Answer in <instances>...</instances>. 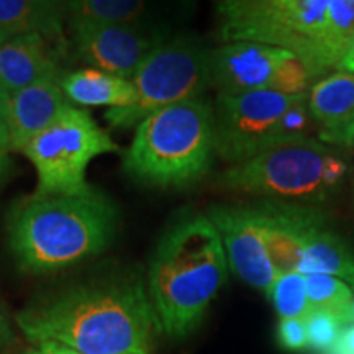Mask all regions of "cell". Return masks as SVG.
I'll list each match as a JSON object with an SVG mask.
<instances>
[{
  "mask_svg": "<svg viewBox=\"0 0 354 354\" xmlns=\"http://www.w3.org/2000/svg\"><path fill=\"white\" fill-rule=\"evenodd\" d=\"M13 320L32 346L56 343L81 354H151L161 331L148 286L130 272L51 292Z\"/></svg>",
  "mask_w": 354,
  "mask_h": 354,
  "instance_id": "obj_1",
  "label": "cell"
},
{
  "mask_svg": "<svg viewBox=\"0 0 354 354\" xmlns=\"http://www.w3.org/2000/svg\"><path fill=\"white\" fill-rule=\"evenodd\" d=\"M117 205L92 187L76 196H26L6 216L7 245L20 272L53 274L112 245Z\"/></svg>",
  "mask_w": 354,
  "mask_h": 354,
  "instance_id": "obj_2",
  "label": "cell"
},
{
  "mask_svg": "<svg viewBox=\"0 0 354 354\" xmlns=\"http://www.w3.org/2000/svg\"><path fill=\"white\" fill-rule=\"evenodd\" d=\"M228 269L209 215L177 220L159 240L148 271V292L162 333L171 338L192 333L227 282Z\"/></svg>",
  "mask_w": 354,
  "mask_h": 354,
  "instance_id": "obj_3",
  "label": "cell"
},
{
  "mask_svg": "<svg viewBox=\"0 0 354 354\" xmlns=\"http://www.w3.org/2000/svg\"><path fill=\"white\" fill-rule=\"evenodd\" d=\"M215 154L214 105L201 97L146 117L135 128L123 167L141 184L180 189L209 174Z\"/></svg>",
  "mask_w": 354,
  "mask_h": 354,
  "instance_id": "obj_4",
  "label": "cell"
},
{
  "mask_svg": "<svg viewBox=\"0 0 354 354\" xmlns=\"http://www.w3.org/2000/svg\"><path fill=\"white\" fill-rule=\"evenodd\" d=\"M215 8L225 43H261L290 51L317 79L342 66L330 35L331 0H223Z\"/></svg>",
  "mask_w": 354,
  "mask_h": 354,
  "instance_id": "obj_5",
  "label": "cell"
},
{
  "mask_svg": "<svg viewBox=\"0 0 354 354\" xmlns=\"http://www.w3.org/2000/svg\"><path fill=\"white\" fill-rule=\"evenodd\" d=\"M346 172L348 161L342 153L312 138L276 146L230 166L220 174L218 184L266 202L318 209L338 194Z\"/></svg>",
  "mask_w": 354,
  "mask_h": 354,
  "instance_id": "obj_6",
  "label": "cell"
},
{
  "mask_svg": "<svg viewBox=\"0 0 354 354\" xmlns=\"http://www.w3.org/2000/svg\"><path fill=\"white\" fill-rule=\"evenodd\" d=\"M118 151L87 110L71 104L46 130L24 148L37 171V196H76L88 192L87 167L92 159Z\"/></svg>",
  "mask_w": 354,
  "mask_h": 354,
  "instance_id": "obj_7",
  "label": "cell"
},
{
  "mask_svg": "<svg viewBox=\"0 0 354 354\" xmlns=\"http://www.w3.org/2000/svg\"><path fill=\"white\" fill-rule=\"evenodd\" d=\"M210 53L190 37L162 41L133 76L138 99L127 109H109L105 120L112 128L138 127L149 115L179 102L201 99L212 87Z\"/></svg>",
  "mask_w": 354,
  "mask_h": 354,
  "instance_id": "obj_8",
  "label": "cell"
},
{
  "mask_svg": "<svg viewBox=\"0 0 354 354\" xmlns=\"http://www.w3.org/2000/svg\"><path fill=\"white\" fill-rule=\"evenodd\" d=\"M212 87L216 94L277 92L308 94L318 82L302 59L281 48L261 43H225L210 53Z\"/></svg>",
  "mask_w": 354,
  "mask_h": 354,
  "instance_id": "obj_9",
  "label": "cell"
},
{
  "mask_svg": "<svg viewBox=\"0 0 354 354\" xmlns=\"http://www.w3.org/2000/svg\"><path fill=\"white\" fill-rule=\"evenodd\" d=\"M297 97L266 91L216 94V154L234 166L276 148L279 123Z\"/></svg>",
  "mask_w": 354,
  "mask_h": 354,
  "instance_id": "obj_10",
  "label": "cell"
},
{
  "mask_svg": "<svg viewBox=\"0 0 354 354\" xmlns=\"http://www.w3.org/2000/svg\"><path fill=\"white\" fill-rule=\"evenodd\" d=\"M218 230L228 268L254 289L269 294L276 281L264 241V216L259 205H220L209 212Z\"/></svg>",
  "mask_w": 354,
  "mask_h": 354,
  "instance_id": "obj_11",
  "label": "cell"
},
{
  "mask_svg": "<svg viewBox=\"0 0 354 354\" xmlns=\"http://www.w3.org/2000/svg\"><path fill=\"white\" fill-rule=\"evenodd\" d=\"M161 43L158 33L140 24L84 26L71 32V46L79 61L130 81Z\"/></svg>",
  "mask_w": 354,
  "mask_h": 354,
  "instance_id": "obj_12",
  "label": "cell"
},
{
  "mask_svg": "<svg viewBox=\"0 0 354 354\" xmlns=\"http://www.w3.org/2000/svg\"><path fill=\"white\" fill-rule=\"evenodd\" d=\"M264 216V241L276 274L297 272L305 245L312 233L326 225L325 214L317 207L261 202Z\"/></svg>",
  "mask_w": 354,
  "mask_h": 354,
  "instance_id": "obj_13",
  "label": "cell"
},
{
  "mask_svg": "<svg viewBox=\"0 0 354 354\" xmlns=\"http://www.w3.org/2000/svg\"><path fill=\"white\" fill-rule=\"evenodd\" d=\"M63 77H46L10 95L6 123L12 151L24 148L69 107L73 102L61 87Z\"/></svg>",
  "mask_w": 354,
  "mask_h": 354,
  "instance_id": "obj_14",
  "label": "cell"
},
{
  "mask_svg": "<svg viewBox=\"0 0 354 354\" xmlns=\"http://www.w3.org/2000/svg\"><path fill=\"white\" fill-rule=\"evenodd\" d=\"M63 50L39 35H19L0 46V86L8 95L46 77L61 76Z\"/></svg>",
  "mask_w": 354,
  "mask_h": 354,
  "instance_id": "obj_15",
  "label": "cell"
},
{
  "mask_svg": "<svg viewBox=\"0 0 354 354\" xmlns=\"http://www.w3.org/2000/svg\"><path fill=\"white\" fill-rule=\"evenodd\" d=\"M66 2L56 0H0V30L10 35H39L66 50Z\"/></svg>",
  "mask_w": 354,
  "mask_h": 354,
  "instance_id": "obj_16",
  "label": "cell"
},
{
  "mask_svg": "<svg viewBox=\"0 0 354 354\" xmlns=\"http://www.w3.org/2000/svg\"><path fill=\"white\" fill-rule=\"evenodd\" d=\"M308 105L318 125V140L325 143L354 118V73L330 74L308 92Z\"/></svg>",
  "mask_w": 354,
  "mask_h": 354,
  "instance_id": "obj_17",
  "label": "cell"
},
{
  "mask_svg": "<svg viewBox=\"0 0 354 354\" xmlns=\"http://www.w3.org/2000/svg\"><path fill=\"white\" fill-rule=\"evenodd\" d=\"M61 87L73 104L84 107L127 109L136 104L138 92L133 81L99 69H79L61 79Z\"/></svg>",
  "mask_w": 354,
  "mask_h": 354,
  "instance_id": "obj_18",
  "label": "cell"
},
{
  "mask_svg": "<svg viewBox=\"0 0 354 354\" xmlns=\"http://www.w3.org/2000/svg\"><path fill=\"white\" fill-rule=\"evenodd\" d=\"M304 276L325 274L342 279L354 290V254L346 243L323 225L308 238L299 271Z\"/></svg>",
  "mask_w": 354,
  "mask_h": 354,
  "instance_id": "obj_19",
  "label": "cell"
},
{
  "mask_svg": "<svg viewBox=\"0 0 354 354\" xmlns=\"http://www.w3.org/2000/svg\"><path fill=\"white\" fill-rule=\"evenodd\" d=\"M148 10L138 0H74L66 2L69 30L97 25H131L140 24Z\"/></svg>",
  "mask_w": 354,
  "mask_h": 354,
  "instance_id": "obj_20",
  "label": "cell"
},
{
  "mask_svg": "<svg viewBox=\"0 0 354 354\" xmlns=\"http://www.w3.org/2000/svg\"><path fill=\"white\" fill-rule=\"evenodd\" d=\"M310 310L330 312L346 323L353 325L354 290L342 279L325 274L305 276Z\"/></svg>",
  "mask_w": 354,
  "mask_h": 354,
  "instance_id": "obj_21",
  "label": "cell"
},
{
  "mask_svg": "<svg viewBox=\"0 0 354 354\" xmlns=\"http://www.w3.org/2000/svg\"><path fill=\"white\" fill-rule=\"evenodd\" d=\"M279 320L305 318L310 313L307 281L300 272L279 274L268 294Z\"/></svg>",
  "mask_w": 354,
  "mask_h": 354,
  "instance_id": "obj_22",
  "label": "cell"
},
{
  "mask_svg": "<svg viewBox=\"0 0 354 354\" xmlns=\"http://www.w3.org/2000/svg\"><path fill=\"white\" fill-rule=\"evenodd\" d=\"M308 333V348L326 354L339 342L346 323L333 313L323 312V310H310V313L304 318Z\"/></svg>",
  "mask_w": 354,
  "mask_h": 354,
  "instance_id": "obj_23",
  "label": "cell"
},
{
  "mask_svg": "<svg viewBox=\"0 0 354 354\" xmlns=\"http://www.w3.org/2000/svg\"><path fill=\"white\" fill-rule=\"evenodd\" d=\"M277 343L287 349V351H304V349H308V333L304 318L279 320Z\"/></svg>",
  "mask_w": 354,
  "mask_h": 354,
  "instance_id": "obj_24",
  "label": "cell"
},
{
  "mask_svg": "<svg viewBox=\"0 0 354 354\" xmlns=\"http://www.w3.org/2000/svg\"><path fill=\"white\" fill-rule=\"evenodd\" d=\"M13 325H15V320L10 315V310L7 308V305L0 299V349L12 346L15 343L17 335Z\"/></svg>",
  "mask_w": 354,
  "mask_h": 354,
  "instance_id": "obj_25",
  "label": "cell"
},
{
  "mask_svg": "<svg viewBox=\"0 0 354 354\" xmlns=\"http://www.w3.org/2000/svg\"><path fill=\"white\" fill-rule=\"evenodd\" d=\"M325 145L339 146V148H354V118L342 131L330 136V138L325 141Z\"/></svg>",
  "mask_w": 354,
  "mask_h": 354,
  "instance_id": "obj_26",
  "label": "cell"
},
{
  "mask_svg": "<svg viewBox=\"0 0 354 354\" xmlns=\"http://www.w3.org/2000/svg\"><path fill=\"white\" fill-rule=\"evenodd\" d=\"M326 354H354V325H348L343 330L339 342Z\"/></svg>",
  "mask_w": 354,
  "mask_h": 354,
  "instance_id": "obj_27",
  "label": "cell"
},
{
  "mask_svg": "<svg viewBox=\"0 0 354 354\" xmlns=\"http://www.w3.org/2000/svg\"><path fill=\"white\" fill-rule=\"evenodd\" d=\"M25 354H81L73 351V349L61 346V344L56 343H41V344H35V346H30L26 349Z\"/></svg>",
  "mask_w": 354,
  "mask_h": 354,
  "instance_id": "obj_28",
  "label": "cell"
},
{
  "mask_svg": "<svg viewBox=\"0 0 354 354\" xmlns=\"http://www.w3.org/2000/svg\"><path fill=\"white\" fill-rule=\"evenodd\" d=\"M8 151H12L10 133H8L6 120L0 118V159L8 158Z\"/></svg>",
  "mask_w": 354,
  "mask_h": 354,
  "instance_id": "obj_29",
  "label": "cell"
},
{
  "mask_svg": "<svg viewBox=\"0 0 354 354\" xmlns=\"http://www.w3.org/2000/svg\"><path fill=\"white\" fill-rule=\"evenodd\" d=\"M338 71H344V73H354V41L351 44V48H349L346 57H344V61L339 66ZM336 71V73H338Z\"/></svg>",
  "mask_w": 354,
  "mask_h": 354,
  "instance_id": "obj_30",
  "label": "cell"
},
{
  "mask_svg": "<svg viewBox=\"0 0 354 354\" xmlns=\"http://www.w3.org/2000/svg\"><path fill=\"white\" fill-rule=\"evenodd\" d=\"M8 102H10V95H8L7 92L3 91V87L0 86V118H3V120H6Z\"/></svg>",
  "mask_w": 354,
  "mask_h": 354,
  "instance_id": "obj_31",
  "label": "cell"
},
{
  "mask_svg": "<svg viewBox=\"0 0 354 354\" xmlns=\"http://www.w3.org/2000/svg\"><path fill=\"white\" fill-rule=\"evenodd\" d=\"M8 171H10V159H0V184L8 177Z\"/></svg>",
  "mask_w": 354,
  "mask_h": 354,
  "instance_id": "obj_32",
  "label": "cell"
},
{
  "mask_svg": "<svg viewBox=\"0 0 354 354\" xmlns=\"http://www.w3.org/2000/svg\"><path fill=\"white\" fill-rule=\"evenodd\" d=\"M12 37H10V35H8V33H6V32H3V30H0V46H2V44L3 43H6L7 41V39H10Z\"/></svg>",
  "mask_w": 354,
  "mask_h": 354,
  "instance_id": "obj_33",
  "label": "cell"
},
{
  "mask_svg": "<svg viewBox=\"0 0 354 354\" xmlns=\"http://www.w3.org/2000/svg\"><path fill=\"white\" fill-rule=\"evenodd\" d=\"M353 325H354V304H353Z\"/></svg>",
  "mask_w": 354,
  "mask_h": 354,
  "instance_id": "obj_34",
  "label": "cell"
}]
</instances>
